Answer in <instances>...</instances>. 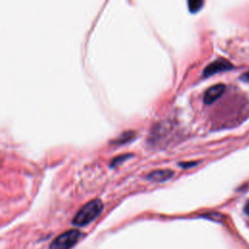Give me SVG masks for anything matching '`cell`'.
I'll list each match as a JSON object with an SVG mask.
<instances>
[{"instance_id": "1", "label": "cell", "mask_w": 249, "mask_h": 249, "mask_svg": "<svg viewBox=\"0 0 249 249\" xmlns=\"http://www.w3.org/2000/svg\"><path fill=\"white\" fill-rule=\"evenodd\" d=\"M103 203L100 199H95L86 203L73 218L72 224L75 226H86L94 221L102 211Z\"/></svg>"}, {"instance_id": "2", "label": "cell", "mask_w": 249, "mask_h": 249, "mask_svg": "<svg viewBox=\"0 0 249 249\" xmlns=\"http://www.w3.org/2000/svg\"><path fill=\"white\" fill-rule=\"evenodd\" d=\"M81 235L78 230L66 231L51 243L50 249H70L78 242Z\"/></svg>"}, {"instance_id": "3", "label": "cell", "mask_w": 249, "mask_h": 249, "mask_svg": "<svg viewBox=\"0 0 249 249\" xmlns=\"http://www.w3.org/2000/svg\"><path fill=\"white\" fill-rule=\"evenodd\" d=\"M233 67V66L227 61L226 59L220 58L215 60L214 62L210 63L203 70V76H210L212 74H215L217 72L220 71H225V70H229L232 69Z\"/></svg>"}, {"instance_id": "4", "label": "cell", "mask_w": 249, "mask_h": 249, "mask_svg": "<svg viewBox=\"0 0 249 249\" xmlns=\"http://www.w3.org/2000/svg\"><path fill=\"white\" fill-rule=\"evenodd\" d=\"M226 91V86L224 84H217L208 88L204 94L203 100L207 104L213 103L216 100H218Z\"/></svg>"}, {"instance_id": "5", "label": "cell", "mask_w": 249, "mask_h": 249, "mask_svg": "<svg viewBox=\"0 0 249 249\" xmlns=\"http://www.w3.org/2000/svg\"><path fill=\"white\" fill-rule=\"evenodd\" d=\"M174 174V172L170 169H160V170H154L152 172H150L147 175V178L153 181H157V182H162V181H166L167 179H169L170 177H172Z\"/></svg>"}, {"instance_id": "6", "label": "cell", "mask_w": 249, "mask_h": 249, "mask_svg": "<svg viewBox=\"0 0 249 249\" xmlns=\"http://www.w3.org/2000/svg\"><path fill=\"white\" fill-rule=\"evenodd\" d=\"M134 136H135V133L134 132H133V131L125 132L117 139H115L114 142L117 143V144H123V143H126V142L132 140Z\"/></svg>"}, {"instance_id": "7", "label": "cell", "mask_w": 249, "mask_h": 249, "mask_svg": "<svg viewBox=\"0 0 249 249\" xmlns=\"http://www.w3.org/2000/svg\"><path fill=\"white\" fill-rule=\"evenodd\" d=\"M188 5H189L190 11L193 13H196L201 8V6L203 5V2L199 1V0H192V1L188 2Z\"/></svg>"}, {"instance_id": "8", "label": "cell", "mask_w": 249, "mask_h": 249, "mask_svg": "<svg viewBox=\"0 0 249 249\" xmlns=\"http://www.w3.org/2000/svg\"><path fill=\"white\" fill-rule=\"evenodd\" d=\"M240 79L243 80V81H246V82H249V71L247 72H244L241 76H240Z\"/></svg>"}, {"instance_id": "9", "label": "cell", "mask_w": 249, "mask_h": 249, "mask_svg": "<svg viewBox=\"0 0 249 249\" xmlns=\"http://www.w3.org/2000/svg\"><path fill=\"white\" fill-rule=\"evenodd\" d=\"M128 156H130V155H123V156H121V157H118V158H116L114 161H113V163H114V165L117 163V162H122V161H124V160H126L127 158H128Z\"/></svg>"}, {"instance_id": "10", "label": "cell", "mask_w": 249, "mask_h": 249, "mask_svg": "<svg viewBox=\"0 0 249 249\" xmlns=\"http://www.w3.org/2000/svg\"><path fill=\"white\" fill-rule=\"evenodd\" d=\"M197 165L196 163H181L180 166H184V167H187V166H195Z\"/></svg>"}, {"instance_id": "11", "label": "cell", "mask_w": 249, "mask_h": 249, "mask_svg": "<svg viewBox=\"0 0 249 249\" xmlns=\"http://www.w3.org/2000/svg\"><path fill=\"white\" fill-rule=\"evenodd\" d=\"M244 209H245V212H246L247 214H249V201H248L247 204L245 205V208H244Z\"/></svg>"}]
</instances>
